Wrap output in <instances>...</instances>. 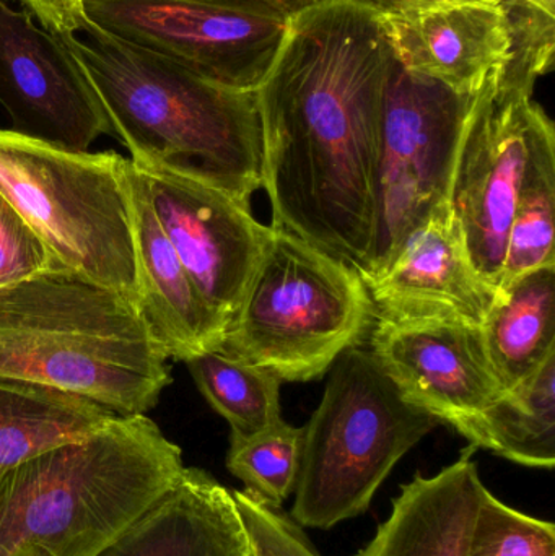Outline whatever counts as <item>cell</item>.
Returning a JSON list of instances; mask_svg holds the SVG:
<instances>
[{
  "instance_id": "5b68a950",
  "label": "cell",
  "mask_w": 555,
  "mask_h": 556,
  "mask_svg": "<svg viewBox=\"0 0 555 556\" xmlns=\"http://www.w3.org/2000/svg\"><path fill=\"white\" fill-rule=\"evenodd\" d=\"M329 371L302 427L289 513L300 528L321 531L364 515L396 464L440 425L403 397L371 350H345Z\"/></svg>"
},
{
  "instance_id": "83f0119b",
  "label": "cell",
  "mask_w": 555,
  "mask_h": 556,
  "mask_svg": "<svg viewBox=\"0 0 555 556\" xmlns=\"http://www.w3.org/2000/svg\"><path fill=\"white\" fill-rule=\"evenodd\" d=\"M42 28L54 35H74L84 25L85 0H18Z\"/></svg>"
},
{
  "instance_id": "d4e9b609",
  "label": "cell",
  "mask_w": 555,
  "mask_h": 556,
  "mask_svg": "<svg viewBox=\"0 0 555 556\" xmlns=\"http://www.w3.org/2000/svg\"><path fill=\"white\" fill-rule=\"evenodd\" d=\"M466 556H555V526L512 508L484 489Z\"/></svg>"
},
{
  "instance_id": "30bf717a",
  "label": "cell",
  "mask_w": 555,
  "mask_h": 556,
  "mask_svg": "<svg viewBox=\"0 0 555 556\" xmlns=\"http://www.w3.org/2000/svg\"><path fill=\"white\" fill-rule=\"evenodd\" d=\"M85 16L123 41L247 93L266 77L289 25L263 10L204 0H85Z\"/></svg>"
},
{
  "instance_id": "ac0fdd59",
  "label": "cell",
  "mask_w": 555,
  "mask_h": 556,
  "mask_svg": "<svg viewBox=\"0 0 555 556\" xmlns=\"http://www.w3.org/2000/svg\"><path fill=\"white\" fill-rule=\"evenodd\" d=\"M469 446L432 477L401 486L387 521L354 556H466L485 485Z\"/></svg>"
},
{
  "instance_id": "d6986e66",
  "label": "cell",
  "mask_w": 555,
  "mask_h": 556,
  "mask_svg": "<svg viewBox=\"0 0 555 556\" xmlns=\"http://www.w3.org/2000/svg\"><path fill=\"white\" fill-rule=\"evenodd\" d=\"M116 417L80 395L0 378V479L41 454L91 437Z\"/></svg>"
},
{
  "instance_id": "7a4b0ae2",
  "label": "cell",
  "mask_w": 555,
  "mask_h": 556,
  "mask_svg": "<svg viewBox=\"0 0 555 556\" xmlns=\"http://www.w3.org/2000/svg\"><path fill=\"white\" fill-rule=\"evenodd\" d=\"M59 38L84 68L130 162L191 176L251 207L263 188L254 93L212 84L88 18Z\"/></svg>"
},
{
  "instance_id": "8992f818",
  "label": "cell",
  "mask_w": 555,
  "mask_h": 556,
  "mask_svg": "<svg viewBox=\"0 0 555 556\" xmlns=\"http://www.w3.org/2000/svg\"><path fill=\"white\" fill-rule=\"evenodd\" d=\"M374 324L370 293L354 267L273 228L218 350L280 381H313L361 345Z\"/></svg>"
},
{
  "instance_id": "4316f807",
  "label": "cell",
  "mask_w": 555,
  "mask_h": 556,
  "mask_svg": "<svg viewBox=\"0 0 555 556\" xmlns=\"http://www.w3.org/2000/svg\"><path fill=\"white\" fill-rule=\"evenodd\" d=\"M231 492L243 521L256 528L279 556H323L289 513L263 505L243 490Z\"/></svg>"
},
{
  "instance_id": "9c48e42d",
  "label": "cell",
  "mask_w": 555,
  "mask_h": 556,
  "mask_svg": "<svg viewBox=\"0 0 555 556\" xmlns=\"http://www.w3.org/2000/svg\"><path fill=\"white\" fill-rule=\"evenodd\" d=\"M469 98L404 71L394 59L384 94L377 231L367 278L391 260L439 205L449 202Z\"/></svg>"
},
{
  "instance_id": "7402d4cb",
  "label": "cell",
  "mask_w": 555,
  "mask_h": 556,
  "mask_svg": "<svg viewBox=\"0 0 555 556\" xmlns=\"http://www.w3.org/2000/svg\"><path fill=\"white\" fill-rule=\"evenodd\" d=\"M555 129L544 113L531 139L508 231L502 287L541 267L555 266Z\"/></svg>"
},
{
  "instance_id": "5bb4252c",
  "label": "cell",
  "mask_w": 555,
  "mask_h": 556,
  "mask_svg": "<svg viewBox=\"0 0 555 556\" xmlns=\"http://www.w3.org/2000/svg\"><path fill=\"white\" fill-rule=\"evenodd\" d=\"M527 9L505 0H439L378 13V18L404 71L472 97L514 59Z\"/></svg>"
},
{
  "instance_id": "cb8c5ba5",
  "label": "cell",
  "mask_w": 555,
  "mask_h": 556,
  "mask_svg": "<svg viewBox=\"0 0 555 556\" xmlns=\"http://www.w3.org/2000/svg\"><path fill=\"white\" fill-rule=\"evenodd\" d=\"M302 428L279 420L251 437H230L227 469L248 495L280 509L293 495L299 476Z\"/></svg>"
},
{
  "instance_id": "1f68e13d",
  "label": "cell",
  "mask_w": 555,
  "mask_h": 556,
  "mask_svg": "<svg viewBox=\"0 0 555 556\" xmlns=\"http://www.w3.org/2000/svg\"><path fill=\"white\" fill-rule=\"evenodd\" d=\"M510 3H525V5L534 7V9L543 10V12L555 15V0H505Z\"/></svg>"
},
{
  "instance_id": "44dd1931",
  "label": "cell",
  "mask_w": 555,
  "mask_h": 556,
  "mask_svg": "<svg viewBox=\"0 0 555 556\" xmlns=\"http://www.w3.org/2000/svg\"><path fill=\"white\" fill-rule=\"evenodd\" d=\"M475 450L533 469L555 466V353L534 375L458 428Z\"/></svg>"
},
{
  "instance_id": "2e32d148",
  "label": "cell",
  "mask_w": 555,
  "mask_h": 556,
  "mask_svg": "<svg viewBox=\"0 0 555 556\" xmlns=\"http://www.w3.org/2000/svg\"><path fill=\"white\" fill-rule=\"evenodd\" d=\"M129 188L139 277L137 307L150 332L166 356L179 362L220 349L230 323L205 303L186 273L130 160Z\"/></svg>"
},
{
  "instance_id": "6da1fadb",
  "label": "cell",
  "mask_w": 555,
  "mask_h": 556,
  "mask_svg": "<svg viewBox=\"0 0 555 556\" xmlns=\"http://www.w3.org/2000/svg\"><path fill=\"white\" fill-rule=\"evenodd\" d=\"M394 55L378 12L331 0L292 16L254 90L273 225L371 273L384 94Z\"/></svg>"
},
{
  "instance_id": "277c9868",
  "label": "cell",
  "mask_w": 555,
  "mask_h": 556,
  "mask_svg": "<svg viewBox=\"0 0 555 556\" xmlns=\"http://www.w3.org/2000/svg\"><path fill=\"white\" fill-rule=\"evenodd\" d=\"M182 470L147 415L116 417L0 479V556H98Z\"/></svg>"
},
{
  "instance_id": "4dcf8cb0",
  "label": "cell",
  "mask_w": 555,
  "mask_h": 556,
  "mask_svg": "<svg viewBox=\"0 0 555 556\" xmlns=\"http://www.w3.org/2000/svg\"><path fill=\"white\" fill-rule=\"evenodd\" d=\"M244 526H247L248 535H250L251 547H253V556H279V554L274 551L273 545L266 541V538H264V535L261 534L256 528L247 525V522H244Z\"/></svg>"
},
{
  "instance_id": "3957f363",
  "label": "cell",
  "mask_w": 555,
  "mask_h": 556,
  "mask_svg": "<svg viewBox=\"0 0 555 556\" xmlns=\"http://www.w3.org/2000/svg\"><path fill=\"white\" fill-rule=\"evenodd\" d=\"M166 362L139 307L90 278L54 267L0 288V378L134 417L172 384Z\"/></svg>"
},
{
  "instance_id": "603a6c76",
  "label": "cell",
  "mask_w": 555,
  "mask_h": 556,
  "mask_svg": "<svg viewBox=\"0 0 555 556\" xmlns=\"http://www.w3.org/2000/svg\"><path fill=\"white\" fill-rule=\"evenodd\" d=\"M201 394L228 421L231 434L251 437L282 420L280 381L273 372L220 350L185 362Z\"/></svg>"
},
{
  "instance_id": "9a60e30c",
  "label": "cell",
  "mask_w": 555,
  "mask_h": 556,
  "mask_svg": "<svg viewBox=\"0 0 555 556\" xmlns=\"http://www.w3.org/2000/svg\"><path fill=\"white\" fill-rule=\"evenodd\" d=\"M375 320H458L481 327L495 300L472 269L449 202L439 205L365 280Z\"/></svg>"
},
{
  "instance_id": "8fae6325",
  "label": "cell",
  "mask_w": 555,
  "mask_h": 556,
  "mask_svg": "<svg viewBox=\"0 0 555 556\" xmlns=\"http://www.w3.org/2000/svg\"><path fill=\"white\" fill-rule=\"evenodd\" d=\"M166 238L205 303L230 323L256 274L273 228L220 189L172 169L139 166Z\"/></svg>"
},
{
  "instance_id": "f546056e",
  "label": "cell",
  "mask_w": 555,
  "mask_h": 556,
  "mask_svg": "<svg viewBox=\"0 0 555 556\" xmlns=\"http://www.w3.org/2000/svg\"><path fill=\"white\" fill-rule=\"evenodd\" d=\"M377 10L378 13L394 12L404 7L420 5V3L439 2V0H362Z\"/></svg>"
},
{
  "instance_id": "484cf974",
  "label": "cell",
  "mask_w": 555,
  "mask_h": 556,
  "mask_svg": "<svg viewBox=\"0 0 555 556\" xmlns=\"http://www.w3.org/2000/svg\"><path fill=\"white\" fill-rule=\"evenodd\" d=\"M62 267L12 202L0 192V288Z\"/></svg>"
},
{
  "instance_id": "f1b7e54d",
  "label": "cell",
  "mask_w": 555,
  "mask_h": 556,
  "mask_svg": "<svg viewBox=\"0 0 555 556\" xmlns=\"http://www.w3.org/2000/svg\"><path fill=\"white\" fill-rule=\"evenodd\" d=\"M204 2L222 3V5L244 7V9L263 10L273 15L290 20L305 10L331 0H204Z\"/></svg>"
},
{
  "instance_id": "ba28073f",
  "label": "cell",
  "mask_w": 555,
  "mask_h": 556,
  "mask_svg": "<svg viewBox=\"0 0 555 556\" xmlns=\"http://www.w3.org/2000/svg\"><path fill=\"white\" fill-rule=\"evenodd\" d=\"M540 75L512 59L469 98L450 185L449 204L472 269L495 293L508 231L538 121Z\"/></svg>"
},
{
  "instance_id": "4fadbf2b",
  "label": "cell",
  "mask_w": 555,
  "mask_h": 556,
  "mask_svg": "<svg viewBox=\"0 0 555 556\" xmlns=\"http://www.w3.org/2000/svg\"><path fill=\"white\" fill-rule=\"evenodd\" d=\"M370 350L407 402L455 431L505 392L472 324L375 320Z\"/></svg>"
},
{
  "instance_id": "7c38bea8",
  "label": "cell",
  "mask_w": 555,
  "mask_h": 556,
  "mask_svg": "<svg viewBox=\"0 0 555 556\" xmlns=\"http://www.w3.org/2000/svg\"><path fill=\"white\" fill-rule=\"evenodd\" d=\"M0 104L13 132L71 152L114 136L84 68L61 38L0 0Z\"/></svg>"
},
{
  "instance_id": "ffe728a7",
  "label": "cell",
  "mask_w": 555,
  "mask_h": 556,
  "mask_svg": "<svg viewBox=\"0 0 555 556\" xmlns=\"http://www.w3.org/2000/svg\"><path fill=\"white\" fill-rule=\"evenodd\" d=\"M481 330L505 392L534 375L555 353V266L502 287Z\"/></svg>"
},
{
  "instance_id": "e0dca14e",
  "label": "cell",
  "mask_w": 555,
  "mask_h": 556,
  "mask_svg": "<svg viewBox=\"0 0 555 556\" xmlns=\"http://www.w3.org/2000/svg\"><path fill=\"white\" fill-rule=\"evenodd\" d=\"M98 556H253L234 492L185 467L175 485Z\"/></svg>"
},
{
  "instance_id": "52a82bcc",
  "label": "cell",
  "mask_w": 555,
  "mask_h": 556,
  "mask_svg": "<svg viewBox=\"0 0 555 556\" xmlns=\"http://www.w3.org/2000/svg\"><path fill=\"white\" fill-rule=\"evenodd\" d=\"M0 192L64 269L139 301L129 160L0 129Z\"/></svg>"
}]
</instances>
